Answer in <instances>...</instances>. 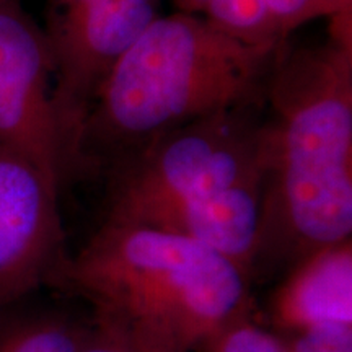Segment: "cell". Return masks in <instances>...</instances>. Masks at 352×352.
Returning a JSON list of instances; mask_svg holds the SVG:
<instances>
[{"mask_svg":"<svg viewBox=\"0 0 352 352\" xmlns=\"http://www.w3.org/2000/svg\"><path fill=\"white\" fill-rule=\"evenodd\" d=\"M263 192L252 280L352 240V20L318 46L290 44L259 122Z\"/></svg>","mask_w":352,"mask_h":352,"instance_id":"6da1fadb","label":"cell"},{"mask_svg":"<svg viewBox=\"0 0 352 352\" xmlns=\"http://www.w3.org/2000/svg\"><path fill=\"white\" fill-rule=\"evenodd\" d=\"M287 43L256 46L199 15H160L113 65L83 122L88 178L158 135L214 114L264 103Z\"/></svg>","mask_w":352,"mask_h":352,"instance_id":"7a4b0ae2","label":"cell"},{"mask_svg":"<svg viewBox=\"0 0 352 352\" xmlns=\"http://www.w3.org/2000/svg\"><path fill=\"white\" fill-rule=\"evenodd\" d=\"M263 104L189 122L113 164L103 173L104 220L199 241L252 279L263 192Z\"/></svg>","mask_w":352,"mask_h":352,"instance_id":"3957f363","label":"cell"},{"mask_svg":"<svg viewBox=\"0 0 352 352\" xmlns=\"http://www.w3.org/2000/svg\"><path fill=\"white\" fill-rule=\"evenodd\" d=\"M47 285L80 297L94 314L147 331L186 352L230 321L256 314L250 276L186 236L104 220Z\"/></svg>","mask_w":352,"mask_h":352,"instance_id":"277c9868","label":"cell"},{"mask_svg":"<svg viewBox=\"0 0 352 352\" xmlns=\"http://www.w3.org/2000/svg\"><path fill=\"white\" fill-rule=\"evenodd\" d=\"M0 145L34 162L60 189L88 178L56 98V70L20 0H0Z\"/></svg>","mask_w":352,"mask_h":352,"instance_id":"5b68a950","label":"cell"},{"mask_svg":"<svg viewBox=\"0 0 352 352\" xmlns=\"http://www.w3.org/2000/svg\"><path fill=\"white\" fill-rule=\"evenodd\" d=\"M60 189L34 162L0 145V307L46 285L65 256Z\"/></svg>","mask_w":352,"mask_h":352,"instance_id":"8992f818","label":"cell"},{"mask_svg":"<svg viewBox=\"0 0 352 352\" xmlns=\"http://www.w3.org/2000/svg\"><path fill=\"white\" fill-rule=\"evenodd\" d=\"M270 320L279 336L352 327V240L320 250L284 274Z\"/></svg>","mask_w":352,"mask_h":352,"instance_id":"52a82bcc","label":"cell"},{"mask_svg":"<svg viewBox=\"0 0 352 352\" xmlns=\"http://www.w3.org/2000/svg\"><path fill=\"white\" fill-rule=\"evenodd\" d=\"M87 328L88 321L59 311H33L7 320L0 311V352H77Z\"/></svg>","mask_w":352,"mask_h":352,"instance_id":"ba28073f","label":"cell"},{"mask_svg":"<svg viewBox=\"0 0 352 352\" xmlns=\"http://www.w3.org/2000/svg\"><path fill=\"white\" fill-rule=\"evenodd\" d=\"M199 352H285L284 340L261 327L256 314L230 321L202 344Z\"/></svg>","mask_w":352,"mask_h":352,"instance_id":"9c48e42d","label":"cell"},{"mask_svg":"<svg viewBox=\"0 0 352 352\" xmlns=\"http://www.w3.org/2000/svg\"><path fill=\"white\" fill-rule=\"evenodd\" d=\"M285 36L316 19L352 12V0H263Z\"/></svg>","mask_w":352,"mask_h":352,"instance_id":"30bf717a","label":"cell"},{"mask_svg":"<svg viewBox=\"0 0 352 352\" xmlns=\"http://www.w3.org/2000/svg\"><path fill=\"white\" fill-rule=\"evenodd\" d=\"M77 352H139L131 329L107 315L94 314Z\"/></svg>","mask_w":352,"mask_h":352,"instance_id":"8fae6325","label":"cell"},{"mask_svg":"<svg viewBox=\"0 0 352 352\" xmlns=\"http://www.w3.org/2000/svg\"><path fill=\"white\" fill-rule=\"evenodd\" d=\"M280 338L285 352H352V327L321 328Z\"/></svg>","mask_w":352,"mask_h":352,"instance_id":"7c38bea8","label":"cell"},{"mask_svg":"<svg viewBox=\"0 0 352 352\" xmlns=\"http://www.w3.org/2000/svg\"><path fill=\"white\" fill-rule=\"evenodd\" d=\"M129 329L132 340H134V344L139 352H186L182 347L171 344V342L155 336V334L140 331V329Z\"/></svg>","mask_w":352,"mask_h":352,"instance_id":"4fadbf2b","label":"cell"},{"mask_svg":"<svg viewBox=\"0 0 352 352\" xmlns=\"http://www.w3.org/2000/svg\"><path fill=\"white\" fill-rule=\"evenodd\" d=\"M214 0H175L178 10L192 13V15H202Z\"/></svg>","mask_w":352,"mask_h":352,"instance_id":"5bb4252c","label":"cell"},{"mask_svg":"<svg viewBox=\"0 0 352 352\" xmlns=\"http://www.w3.org/2000/svg\"><path fill=\"white\" fill-rule=\"evenodd\" d=\"M2 310H3V308H2V307H0V311H2Z\"/></svg>","mask_w":352,"mask_h":352,"instance_id":"9a60e30c","label":"cell"}]
</instances>
